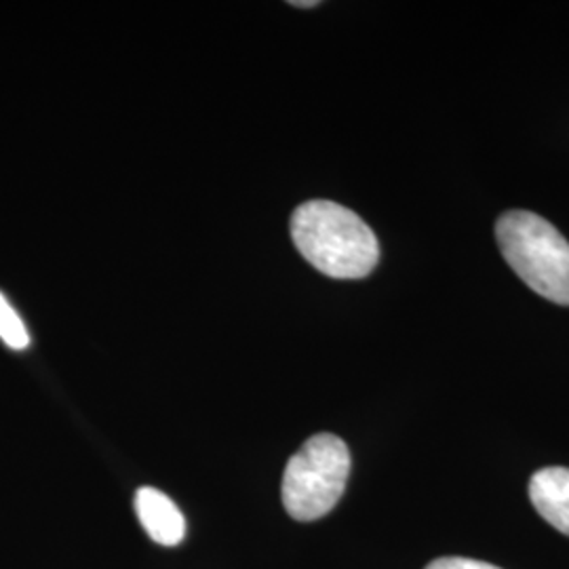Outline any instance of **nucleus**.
I'll return each mask as SVG.
<instances>
[{
  "mask_svg": "<svg viewBox=\"0 0 569 569\" xmlns=\"http://www.w3.org/2000/svg\"><path fill=\"white\" fill-rule=\"evenodd\" d=\"M291 239L308 264L331 279H363L380 260L373 230L333 201H308L291 216Z\"/></svg>",
  "mask_w": 569,
  "mask_h": 569,
  "instance_id": "1",
  "label": "nucleus"
},
{
  "mask_svg": "<svg viewBox=\"0 0 569 569\" xmlns=\"http://www.w3.org/2000/svg\"><path fill=\"white\" fill-rule=\"evenodd\" d=\"M496 237L505 260L529 289L569 306V243L555 226L515 209L498 220Z\"/></svg>",
  "mask_w": 569,
  "mask_h": 569,
  "instance_id": "2",
  "label": "nucleus"
},
{
  "mask_svg": "<svg viewBox=\"0 0 569 569\" xmlns=\"http://www.w3.org/2000/svg\"><path fill=\"white\" fill-rule=\"evenodd\" d=\"M350 475V451L331 432L315 435L298 449L283 475V507L296 521H317L340 502Z\"/></svg>",
  "mask_w": 569,
  "mask_h": 569,
  "instance_id": "3",
  "label": "nucleus"
},
{
  "mask_svg": "<svg viewBox=\"0 0 569 569\" xmlns=\"http://www.w3.org/2000/svg\"><path fill=\"white\" fill-rule=\"evenodd\" d=\"M136 515L146 533L161 547H178L186 536V519L176 502L161 489L136 491Z\"/></svg>",
  "mask_w": 569,
  "mask_h": 569,
  "instance_id": "4",
  "label": "nucleus"
},
{
  "mask_svg": "<svg viewBox=\"0 0 569 569\" xmlns=\"http://www.w3.org/2000/svg\"><path fill=\"white\" fill-rule=\"evenodd\" d=\"M529 500L547 523L569 536V468L538 470L529 481Z\"/></svg>",
  "mask_w": 569,
  "mask_h": 569,
  "instance_id": "5",
  "label": "nucleus"
},
{
  "mask_svg": "<svg viewBox=\"0 0 569 569\" xmlns=\"http://www.w3.org/2000/svg\"><path fill=\"white\" fill-rule=\"evenodd\" d=\"M0 340L13 350H23L30 345L28 329L21 323L20 315L0 293Z\"/></svg>",
  "mask_w": 569,
  "mask_h": 569,
  "instance_id": "6",
  "label": "nucleus"
},
{
  "mask_svg": "<svg viewBox=\"0 0 569 569\" xmlns=\"http://www.w3.org/2000/svg\"><path fill=\"white\" fill-rule=\"evenodd\" d=\"M425 569H502L486 563V561H477V559H467V557H441L435 559L432 563H428Z\"/></svg>",
  "mask_w": 569,
  "mask_h": 569,
  "instance_id": "7",
  "label": "nucleus"
},
{
  "mask_svg": "<svg viewBox=\"0 0 569 569\" xmlns=\"http://www.w3.org/2000/svg\"><path fill=\"white\" fill-rule=\"evenodd\" d=\"M293 7H317L319 2L317 0H305V2H300V0H296V2H291Z\"/></svg>",
  "mask_w": 569,
  "mask_h": 569,
  "instance_id": "8",
  "label": "nucleus"
}]
</instances>
